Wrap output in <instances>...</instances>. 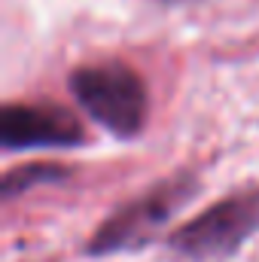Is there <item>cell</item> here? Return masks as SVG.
I'll use <instances>...</instances> for the list:
<instances>
[{"instance_id": "obj_1", "label": "cell", "mask_w": 259, "mask_h": 262, "mask_svg": "<svg viewBox=\"0 0 259 262\" xmlns=\"http://www.w3.org/2000/svg\"><path fill=\"white\" fill-rule=\"evenodd\" d=\"M82 110L113 134H134L146 116V92L140 76L125 64H92L70 79Z\"/></svg>"}, {"instance_id": "obj_2", "label": "cell", "mask_w": 259, "mask_h": 262, "mask_svg": "<svg viewBox=\"0 0 259 262\" xmlns=\"http://www.w3.org/2000/svg\"><path fill=\"white\" fill-rule=\"evenodd\" d=\"M259 229V192L232 195L198 220L183 226L174 238V247L192 259H213L232 253L250 232Z\"/></svg>"}, {"instance_id": "obj_3", "label": "cell", "mask_w": 259, "mask_h": 262, "mask_svg": "<svg viewBox=\"0 0 259 262\" xmlns=\"http://www.w3.org/2000/svg\"><path fill=\"white\" fill-rule=\"evenodd\" d=\"M183 198H186V189L177 186V183H168V186L149 192L146 198L134 201L131 207L119 210V213L98 232V238H95L92 247L101 250V253H107V250L134 247V244L146 241V238L168 220V213H171Z\"/></svg>"}, {"instance_id": "obj_4", "label": "cell", "mask_w": 259, "mask_h": 262, "mask_svg": "<svg viewBox=\"0 0 259 262\" xmlns=\"http://www.w3.org/2000/svg\"><path fill=\"white\" fill-rule=\"evenodd\" d=\"M0 134L6 146H67L82 140V128L73 116L52 107H6Z\"/></svg>"}]
</instances>
